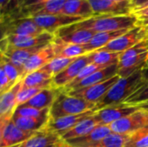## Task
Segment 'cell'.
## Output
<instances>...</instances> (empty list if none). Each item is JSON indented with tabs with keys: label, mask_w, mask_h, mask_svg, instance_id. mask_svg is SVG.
Wrapping results in <instances>:
<instances>
[{
	"label": "cell",
	"mask_w": 148,
	"mask_h": 147,
	"mask_svg": "<svg viewBox=\"0 0 148 147\" xmlns=\"http://www.w3.org/2000/svg\"><path fill=\"white\" fill-rule=\"evenodd\" d=\"M143 68L136 71L128 77L121 78L109 90L106 96L96 104L95 111L101 110L107 107L124 103L136 91L147 84L148 81L145 77Z\"/></svg>",
	"instance_id": "obj_1"
},
{
	"label": "cell",
	"mask_w": 148,
	"mask_h": 147,
	"mask_svg": "<svg viewBox=\"0 0 148 147\" xmlns=\"http://www.w3.org/2000/svg\"><path fill=\"white\" fill-rule=\"evenodd\" d=\"M78 26L92 29L95 33L130 29L139 24L138 17L134 14L95 16L77 23Z\"/></svg>",
	"instance_id": "obj_2"
},
{
	"label": "cell",
	"mask_w": 148,
	"mask_h": 147,
	"mask_svg": "<svg viewBox=\"0 0 148 147\" xmlns=\"http://www.w3.org/2000/svg\"><path fill=\"white\" fill-rule=\"evenodd\" d=\"M95 104L84 99L60 91L53 105L49 108V118L57 119L69 115L81 114L88 111H95Z\"/></svg>",
	"instance_id": "obj_3"
},
{
	"label": "cell",
	"mask_w": 148,
	"mask_h": 147,
	"mask_svg": "<svg viewBox=\"0 0 148 147\" xmlns=\"http://www.w3.org/2000/svg\"><path fill=\"white\" fill-rule=\"evenodd\" d=\"M65 45L55 36V40L52 42L41 49L26 62L23 68V79L27 75L41 69L52 59L58 56Z\"/></svg>",
	"instance_id": "obj_4"
},
{
	"label": "cell",
	"mask_w": 148,
	"mask_h": 147,
	"mask_svg": "<svg viewBox=\"0 0 148 147\" xmlns=\"http://www.w3.org/2000/svg\"><path fill=\"white\" fill-rule=\"evenodd\" d=\"M147 126L148 113L140 107L138 111L112 123L109 126L113 133L124 135H132Z\"/></svg>",
	"instance_id": "obj_5"
},
{
	"label": "cell",
	"mask_w": 148,
	"mask_h": 147,
	"mask_svg": "<svg viewBox=\"0 0 148 147\" xmlns=\"http://www.w3.org/2000/svg\"><path fill=\"white\" fill-rule=\"evenodd\" d=\"M148 36V31L142 26L138 24L137 26L130 29L125 34L117 37L107 46L100 49V50H105L109 52L123 53L126 50L131 49L145 38ZM99 50V49H98Z\"/></svg>",
	"instance_id": "obj_6"
},
{
	"label": "cell",
	"mask_w": 148,
	"mask_h": 147,
	"mask_svg": "<svg viewBox=\"0 0 148 147\" xmlns=\"http://www.w3.org/2000/svg\"><path fill=\"white\" fill-rule=\"evenodd\" d=\"M2 37L8 36H35L44 32L32 17L8 20L1 23Z\"/></svg>",
	"instance_id": "obj_7"
},
{
	"label": "cell",
	"mask_w": 148,
	"mask_h": 147,
	"mask_svg": "<svg viewBox=\"0 0 148 147\" xmlns=\"http://www.w3.org/2000/svg\"><path fill=\"white\" fill-rule=\"evenodd\" d=\"M120 79H121V77L117 74L114 76H113L106 81H103L101 82H99L97 84H95L93 86H90V87H88L85 88H82V89H79L76 91H73L70 93H67V94L74 95L75 97L84 99V100L96 105L106 96V94L117 83V81Z\"/></svg>",
	"instance_id": "obj_8"
},
{
	"label": "cell",
	"mask_w": 148,
	"mask_h": 147,
	"mask_svg": "<svg viewBox=\"0 0 148 147\" xmlns=\"http://www.w3.org/2000/svg\"><path fill=\"white\" fill-rule=\"evenodd\" d=\"M55 40V35L44 31L35 36H8L1 38V43L18 49L45 46Z\"/></svg>",
	"instance_id": "obj_9"
},
{
	"label": "cell",
	"mask_w": 148,
	"mask_h": 147,
	"mask_svg": "<svg viewBox=\"0 0 148 147\" xmlns=\"http://www.w3.org/2000/svg\"><path fill=\"white\" fill-rule=\"evenodd\" d=\"M95 35L92 29L82 28L77 23L63 27L55 33L56 39L64 44H88Z\"/></svg>",
	"instance_id": "obj_10"
},
{
	"label": "cell",
	"mask_w": 148,
	"mask_h": 147,
	"mask_svg": "<svg viewBox=\"0 0 148 147\" xmlns=\"http://www.w3.org/2000/svg\"><path fill=\"white\" fill-rule=\"evenodd\" d=\"M139 109V106H133L122 103L107 107L101 110L95 111L94 118L96 120L99 125L110 126L112 123L134 113Z\"/></svg>",
	"instance_id": "obj_11"
},
{
	"label": "cell",
	"mask_w": 148,
	"mask_h": 147,
	"mask_svg": "<svg viewBox=\"0 0 148 147\" xmlns=\"http://www.w3.org/2000/svg\"><path fill=\"white\" fill-rule=\"evenodd\" d=\"M13 147H70L62 136L45 127L36 132L29 139Z\"/></svg>",
	"instance_id": "obj_12"
},
{
	"label": "cell",
	"mask_w": 148,
	"mask_h": 147,
	"mask_svg": "<svg viewBox=\"0 0 148 147\" xmlns=\"http://www.w3.org/2000/svg\"><path fill=\"white\" fill-rule=\"evenodd\" d=\"M90 63L88 54L77 57L60 74L56 75L52 81V87L56 89H62L69 85L79 75V73Z\"/></svg>",
	"instance_id": "obj_13"
},
{
	"label": "cell",
	"mask_w": 148,
	"mask_h": 147,
	"mask_svg": "<svg viewBox=\"0 0 148 147\" xmlns=\"http://www.w3.org/2000/svg\"><path fill=\"white\" fill-rule=\"evenodd\" d=\"M36 24L44 31L55 33L66 26L74 24L75 23L81 22L84 19L80 17L70 16L63 14H57V15H38L32 17Z\"/></svg>",
	"instance_id": "obj_14"
},
{
	"label": "cell",
	"mask_w": 148,
	"mask_h": 147,
	"mask_svg": "<svg viewBox=\"0 0 148 147\" xmlns=\"http://www.w3.org/2000/svg\"><path fill=\"white\" fill-rule=\"evenodd\" d=\"M89 3L95 16L127 15L134 11L131 0L121 3L114 2L112 0H89Z\"/></svg>",
	"instance_id": "obj_15"
},
{
	"label": "cell",
	"mask_w": 148,
	"mask_h": 147,
	"mask_svg": "<svg viewBox=\"0 0 148 147\" xmlns=\"http://www.w3.org/2000/svg\"><path fill=\"white\" fill-rule=\"evenodd\" d=\"M22 80L0 97V127L13 119L16 109V96L22 88Z\"/></svg>",
	"instance_id": "obj_16"
},
{
	"label": "cell",
	"mask_w": 148,
	"mask_h": 147,
	"mask_svg": "<svg viewBox=\"0 0 148 147\" xmlns=\"http://www.w3.org/2000/svg\"><path fill=\"white\" fill-rule=\"evenodd\" d=\"M35 133L23 131L11 120L3 126L0 127V147L17 146L29 139Z\"/></svg>",
	"instance_id": "obj_17"
},
{
	"label": "cell",
	"mask_w": 148,
	"mask_h": 147,
	"mask_svg": "<svg viewBox=\"0 0 148 147\" xmlns=\"http://www.w3.org/2000/svg\"><path fill=\"white\" fill-rule=\"evenodd\" d=\"M95 111H88L81 114H76V115H69V116H64L57 119H50L49 120L45 128L49 131L56 133L60 134L61 136L75 127L77 124L82 122V120H86L88 117H91Z\"/></svg>",
	"instance_id": "obj_18"
},
{
	"label": "cell",
	"mask_w": 148,
	"mask_h": 147,
	"mask_svg": "<svg viewBox=\"0 0 148 147\" xmlns=\"http://www.w3.org/2000/svg\"><path fill=\"white\" fill-rule=\"evenodd\" d=\"M45 46L34 47L29 49H18L1 43V55L6 57L12 64L16 66L23 72V68L26 62L34 54H36Z\"/></svg>",
	"instance_id": "obj_19"
},
{
	"label": "cell",
	"mask_w": 148,
	"mask_h": 147,
	"mask_svg": "<svg viewBox=\"0 0 148 147\" xmlns=\"http://www.w3.org/2000/svg\"><path fill=\"white\" fill-rule=\"evenodd\" d=\"M111 133L113 132L109 126L98 125L87 135L69 140L67 143L70 147H93Z\"/></svg>",
	"instance_id": "obj_20"
},
{
	"label": "cell",
	"mask_w": 148,
	"mask_h": 147,
	"mask_svg": "<svg viewBox=\"0 0 148 147\" xmlns=\"http://www.w3.org/2000/svg\"><path fill=\"white\" fill-rule=\"evenodd\" d=\"M62 14L88 19L95 16L89 0H66Z\"/></svg>",
	"instance_id": "obj_21"
},
{
	"label": "cell",
	"mask_w": 148,
	"mask_h": 147,
	"mask_svg": "<svg viewBox=\"0 0 148 147\" xmlns=\"http://www.w3.org/2000/svg\"><path fill=\"white\" fill-rule=\"evenodd\" d=\"M117 73H118V64H114V65L107 67L105 68H102V69L94 73L90 76L83 79L82 81H80L74 87H72L69 90L66 91L65 93H70L73 91H76V90H79L82 88H85L93 86L95 84H97L99 82H101L103 81H106V80L114 76L115 75H117Z\"/></svg>",
	"instance_id": "obj_22"
},
{
	"label": "cell",
	"mask_w": 148,
	"mask_h": 147,
	"mask_svg": "<svg viewBox=\"0 0 148 147\" xmlns=\"http://www.w3.org/2000/svg\"><path fill=\"white\" fill-rule=\"evenodd\" d=\"M60 91L61 89H56L53 87L44 88L23 105L37 109L50 108Z\"/></svg>",
	"instance_id": "obj_23"
},
{
	"label": "cell",
	"mask_w": 148,
	"mask_h": 147,
	"mask_svg": "<svg viewBox=\"0 0 148 147\" xmlns=\"http://www.w3.org/2000/svg\"><path fill=\"white\" fill-rule=\"evenodd\" d=\"M53 77L45 71L39 69L27 75L22 80V88H52Z\"/></svg>",
	"instance_id": "obj_24"
},
{
	"label": "cell",
	"mask_w": 148,
	"mask_h": 147,
	"mask_svg": "<svg viewBox=\"0 0 148 147\" xmlns=\"http://www.w3.org/2000/svg\"><path fill=\"white\" fill-rule=\"evenodd\" d=\"M94 114L91 117H88L86 120H82V122L77 124L75 127H73L72 129H70L69 131L62 134V139L68 142L69 140L85 136L88 133H89L91 131H93L99 125L96 120L94 118Z\"/></svg>",
	"instance_id": "obj_25"
},
{
	"label": "cell",
	"mask_w": 148,
	"mask_h": 147,
	"mask_svg": "<svg viewBox=\"0 0 148 147\" xmlns=\"http://www.w3.org/2000/svg\"><path fill=\"white\" fill-rule=\"evenodd\" d=\"M14 123L23 131L35 133L41 129H43L49 120V113L38 117V118H26V117H14Z\"/></svg>",
	"instance_id": "obj_26"
},
{
	"label": "cell",
	"mask_w": 148,
	"mask_h": 147,
	"mask_svg": "<svg viewBox=\"0 0 148 147\" xmlns=\"http://www.w3.org/2000/svg\"><path fill=\"white\" fill-rule=\"evenodd\" d=\"M128 30L129 29H123V30H118V31H108V32L95 33L94 37L91 39V41L88 44H86V46L88 47L90 52L98 50L107 46L109 42H111L117 37L121 36V35L125 34Z\"/></svg>",
	"instance_id": "obj_27"
},
{
	"label": "cell",
	"mask_w": 148,
	"mask_h": 147,
	"mask_svg": "<svg viewBox=\"0 0 148 147\" xmlns=\"http://www.w3.org/2000/svg\"><path fill=\"white\" fill-rule=\"evenodd\" d=\"M121 53L109 52L105 50H95L88 54L90 63L98 64L103 67H109L118 64Z\"/></svg>",
	"instance_id": "obj_28"
},
{
	"label": "cell",
	"mask_w": 148,
	"mask_h": 147,
	"mask_svg": "<svg viewBox=\"0 0 148 147\" xmlns=\"http://www.w3.org/2000/svg\"><path fill=\"white\" fill-rule=\"evenodd\" d=\"M76 58H67L62 56H56L47 63L41 69L50 75L53 78L64 70L69 65H70Z\"/></svg>",
	"instance_id": "obj_29"
},
{
	"label": "cell",
	"mask_w": 148,
	"mask_h": 147,
	"mask_svg": "<svg viewBox=\"0 0 148 147\" xmlns=\"http://www.w3.org/2000/svg\"><path fill=\"white\" fill-rule=\"evenodd\" d=\"M0 68H2L6 75L8 76L9 80L13 85H16L21 80H23V72L19 69L16 66L12 64L6 57L1 55V61H0Z\"/></svg>",
	"instance_id": "obj_30"
},
{
	"label": "cell",
	"mask_w": 148,
	"mask_h": 147,
	"mask_svg": "<svg viewBox=\"0 0 148 147\" xmlns=\"http://www.w3.org/2000/svg\"><path fill=\"white\" fill-rule=\"evenodd\" d=\"M129 136L111 133L93 147H124Z\"/></svg>",
	"instance_id": "obj_31"
},
{
	"label": "cell",
	"mask_w": 148,
	"mask_h": 147,
	"mask_svg": "<svg viewBox=\"0 0 148 147\" xmlns=\"http://www.w3.org/2000/svg\"><path fill=\"white\" fill-rule=\"evenodd\" d=\"M91 53L88 47L81 44H66L58 56L67 58H77Z\"/></svg>",
	"instance_id": "obj_32"
},
{
	"label": "cell",
	"mask_w": 148,
	"mask_h": 147,
	"mask_svg": "<svg viewBox=\"0 0 148 147\" xmlns=\"http://www.w3.org/2000/svg\"><path fill=\"white\" fill-rule=\"evenodd\" d=\"M49 113V108L46 109H37L25 105H21L16 107L14 117H26V118H38L46 113Z\"/></svg>",
	"instance_id": "obj_33"
},
{
	"label": "cell",
	"mask_w": 148,
	"mask_h": 147,
	"mask_svg": "<svg viewBox=\"0 0 148 147\" xmlns=\"http://www.w3.org/2000/svg\"><path fill=\"white\" fill-rule=\"evenodd\" d=\"M66 0H49L44 3L43 7L36 15H57L62 14Z\"/></svg>",
	"instance_id": "obj_34"
},
{
	"label": "cell",
	"mask_w": 148,
	"mask_h": 147,
	"mask_svg": "<svg viewBox=\"0 0 148 147\" xmlns=\"http://www.w3.org/2000/svg\"><path fill=\"white\" fill-rule=\"evenodd\" d=\"M148 101V82L136 91L124 103L133 106H140Z\"/></svg>",
	"instance_id": "obj_35"
},
{
	"label": "cell",
	"mask_w": 148,
	"mask_h": 147,
	"mask_svg": "<svg viewBox=\"0 0 148 147\" xmlns=\"http://www.w3.org/2000/svg\"><path fill=\"white\" fill-rule=\"evenodd\" d=\"M124 147H148V133L139 131L130 135Z\"/></svg>",
	"instance_id": "obj_36"
},
{
	"label": "cell",
	"mask_w": 148,
	"mask_h": 147,
	"mask_svg": "<svg viewBox=\"0 0 148 147\" xmlns=\"http://www.w3.org/2000/svg\"><path fill=\"white\" fill-rule=\"evenodd\" d=\"M42 88H22L16 96V107L25 104L36 94L42 91Z\"/></svg>",
	"instance_id": "obj_37"
},
{
	"label": "cell",
	"mask_w": 148,
	"mask_h": 147,
	"mask_svg": "<svg viewBox=\"0 0 148 147\" xmlns=\"http://www.w3.org/2000/svg\"><path fill=\"white\" fill-rule=\"evenodd\" d=\"M26 1L27 0H11L5 13L3 16H0V22L13 19L17 15Z\"/></svg>",
	"instance_id": "obj_38"
},
{
	"label": "cell",
	"mask_w": 148,
	"mask_h": 147,
	"mask_svg": "<svg viewBox=\"0 0 148 147\" xmlns=\"http://www.w3.org/2000/svg\"><path fill=\"white\" fill-rule=\"evenodd\" d=\"M148 0H132V5L134 8V10L142 7L146 3H147Z\"/></svg>",
	"instance_id": "obj_39"
},
{
	"label": "cell",
	"mask_w": 148,
	"mask_h": 147,
	"mask_svg": "<svg viewBox=\"0 0 148 147\" xmlns=\"http://www.w3.org/2000/svg\"><path fill=\"white\" fill-rule=\"evenodd\" d=\"M10 1L11 0H0V12H1V16H3L5 13V11H6V10H7Z\"/></svg>",
	"instance_id": "obj_40"
},
{
	"label": "cell",
	"mask_w": 148,
	"mask_h": 147,
	"mask_svg": "<svg viewBox=\"0 0 148 147\" xmlns=\"http://www.w3.org/2000/svg\"><path fill=\"white\" fill-rule=\"evenodd\" d=\"M139 24L140 25H142L148 31V19L147 20H143V21H140L139 22Z\"/></svg>",
	"instance_id": "obj_41"
},
{
	"label": "cell",
	"mask_w": 148,
	"mask_h": 147,
	"mask_svg": "<svg viewBox=\"0 0 148 147\" xmlns=\"http://www.w3.org/2000/svg\"><path fill=\"white\" fill-rule=\"evenodd\" d=\"M143 71H144L145 77H146V79L147 80V81H148V62H147V63L146 64V66L144 67V68H143Z\"/></svg>",
	"instance_id": "obj_42"
},
{
	"label": "cell",
	"mask_w": 148,
	"mask_h": 147,
	"mask_svg": "<svg viewBox=\"0 0 148 147\" xmlns=\"http://www.w3.org/2000/svg\"><path fill=\"white\" fill-rule=\"evenodd\" d=\"M139 107H140L143 110H145L146 112H147L148 113V104H143V105H140V106H139Z\"/></svg>",
	"instance_id": "obj_43"
},
{
	"label": "cell",
	"mask_w": 148,
	"mask_h": 147,
	"mask_svg": "<svg viewBox=\"0 0 148 147\" xmlns=\"http://www.w3.org/2000/svg\"><path fill=\"white\" fill-rule=\"evenodd\" d=\"M114 2H117V3H121V2H125V1H130V0H112ZM132 1V0H131Z\"/></svg>",
	"instance_id": "obj_44"
},
{
	"label": "cell",
	"mask_w": 148,
	"mask_h": 147,
	"mask_svg": "<svg viewBox=\"0 0 148 147\" xmlns=\"http://www.w3.org/2000/svg\"><path fill=\"white\" fill-rule=\"evenodd\" d=\"M140 131L145 132V133H148V126L147 127H146V128H144V129H142V130H140Z\"/></svg>",
	"instance_id": "obj_45"
},
{
	"label": "cell",
	"mask_w": 148,
	"mask_h": 147,
	"mask_svg": "<svg viewBox=\"0 0 148 147\" xmlns=\"http://www.w3.org/2000/svg\"><path fill=\"white\" fill-rule=\"evenodd\" d=\"M145 104H148V101H147V103H145ZM142 105H143V104H142Z\"/></svg>",
	"instance_id": "obj_46"
}]
</instances>
